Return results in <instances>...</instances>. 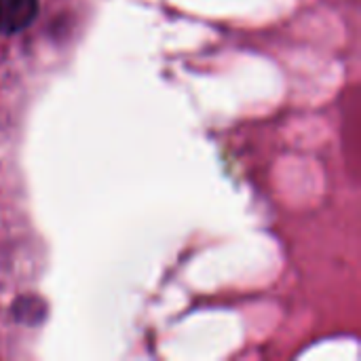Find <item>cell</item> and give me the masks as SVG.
<instances>
[{"instance_id": "6da1fadb", "label": "cell", "mask_w": 361, "mask_h": 361, "mask_svg": "<svg viewBox=\"0 0 361 361\" xmlns=\"http://www.w3.org/2000/svg\"><path fill=\"white\" fill-rule=\"evenodd\" d=\"M36 15L38 0H0V32H19L27 27Z\"/></svg>"}]
</instances>
